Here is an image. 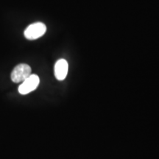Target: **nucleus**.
I'll list each match as a JSON object with an SVG mask.
<instances>
[{
	"label": "nucleus",
	"mask_w": 159,
	"mask_h": 159,
	"mask_svg": "<svg viewBox=\"0 0 159 159\" xmlns=\"http://www.w3.org/2000/svg\"><path fill=\"white\" fill-rule=\"evenodd\" d=\"M47 27L42 22H35L26 28L24 33L25 38L28 40H35L39 39L45 34Z\"/></svg>",
	"instance_id": "f257e3e1"
},
{
	"label": "nucleus",
	"mask_w": 159,
	"mask_h": 159,
	"mask_svg": "<svg viewBox=\"0 0 159 159\" xmlns=\"http://www.w3.org/2000/svg\"><path fill=\"white\" fill-rule=\"evenodd\" d=\"M31 67L26 63L17 65L11 72V80L15 83L23 82L31 75Z\"/></svg>",
	"instance_id": "f03ea898"
},
{
	"label": "nucleus",
	"mask_w": 159,
	"mask_h": 159,
	"mask_svg": "<svg viewBox=\"0 0 159 159\" xmlns=\"http://www.w3.org/2000/svg\"><path fill=\"white\" fill-rule=\"evenodd\" d=\"M39 83L40 79L38 75H30L19 85V92L22 95L29 94L37 89Z\"/></svg>",
	"instance_id": "7ed1b4c3"
},
{
	"label": "nucleus",
	"mask_w": 159,
	"mask_h": 159,
	"mask_svg": "<svg viewBox=\"0 0 159 159\" xmlns=\"http://www.w3.org/2000/svg\"><path fill=\"white\" fill-rule=\"evenodd\" d=\"M54 73L57 80H63L68 74V62L65 59L58 60L55 65Z\"/></svg>",
	"instance_id": "20e7f679"
}]
</instances>
